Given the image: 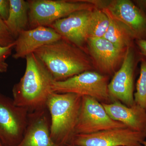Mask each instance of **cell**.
<instances>
[{
	"mask_svg": "<svg viewBox=\"0 0 146 146\" xmlns=\"http://www.w3.org/2000/svg\"><path fill=\"white\" fill-rule=\"evenodd\" d=\"M26 68L20 81L12 89L14 104L25 108L29 112L46 107L53 91V78L42 60L34 53L25 58Z\"/></svg>",
	"mask_w": 146,
	"mask_h": 146,
	"instance_id": "6da1fadb",
	"label": "cell"
},
{
	"mask_svg": "<svg viewBox=\"0 0 146 146\" xmlns=\"http://www.w3.org/2000/svg\"><path fill=\"white\" fill-rule=\"evenodd\" d=\"M34 53L55 81L65 80L91 71L93 68L91 59L83 50L63 38L41 47Z\"/></svg>",
	"mask_w": 146,
	"mask_h": 146,
	"instance_id": "7a4b0ae2",
	"label": "cell"
},
{
	"mask_svg": "<svg viewBox=\"0 0 146 146\" xmlns=\"http://www.w3.org/2000/svg\"><path fill=\"white\" fill-rule=\"evenodd\" d=\"M82 96L53 92L46 102L50 118V137L58 146L71 145L80 110Z\"/></svg>",
	"mask_w": 146,
	"mask_h": 146,
	"instance_id": "3957f363",
	"label": "cell"
},
{
	"mask_svg": "<svg viewBox=\"0 0 146 146\" xmlns=\"http://www.w3.org/2000/svg\"><path fill=\"white\" fill-rule=\"evenodd\" d=\"M29 28L49 27L56 21L79 11L97 8L87 1L29 0Z\"/></svg>",
	"mask_w": 146,
	"mask_h": 146,
	"instance_id": "277c9868",
	"label": "cell"
},
{
	"mask_svg": "<svg viewBox=\"0 0 146 146\" xmlns=\"http://www.w3.org/2000/svg\"><path fill=\"white\" fill-rule=\"evenodd\" d=\"M108 76L98 72H84L63 81L54 82L53 92L72 93L96 99L101 103L112 102L108 93Z\"/></svg>",
	"mask_w": 146,
	"mask_h": 146,
	"instance_id": "5b68a950",
	"label": "cell"
},
{
	"mask_svg": "<svg viewBox=\"0 0 146 146\" xmlns=\"http://www.w3.org/2000/svg\"><path fill=\"white\" fill-rule=\"evenodd\" d=\"M134 46L128 48L120 68L108 85L111 102L119 101L131 107L136 104L134 99V79L137 63L143 59Z\"/></svg>",
	"mask_w": 146,
	"mask_h": 146,
	"instance_id": "8992f818",
	"label": "cell"
},
{
	"mask_svg": "<svg viewBox=\"0 0 146 146\" xmlns=\"http://www.w3.org/2000/svg\"><path fill=\"white\" fill-rule=\"evenodd\" d=\"M29 110L17 106L13 99L0 93V142L17 146L21 142L28 121Z\"/></svg>",
	"mask_w": 146,
	"mask_h": 146,
	"instance_id": "52a82bcc",
	"label": "cell"
},
{
	"mask_svg": "<svg viewBox=\"0 0 146 146\" xmlns=\"http://www.w3.org/2000/svg\"><path fill=\"white\" fill-rule=\"evenodd\" d=\"M121 123L110 117L101 103L87 96H82L75 134H88L104 131L126 128Z\"/></svg>",
	"mask_w": 146,
	"mask_h": 146,
	"instance_id": "ba28073f",
	"label": "cell"
},
{
	"mask_svg": "<svg viewBox=\"0 0 146 146\" xmlns=\"http://www.w3.org/2000/svg\"><path fill=\"white\" fill-rule=\"evenodd\" d=\"M146 133L127 128L104 131L91 134H76L71 145L77 146H143Z\"/></svg>",
	"mask_w": 146,
	"mask_h": 146,
	"instance_id": "9c48e42d",
	"label": "cell"
},
{
	"mask_svg": "<svg viewBox=\"0 0 146 146\" xmlns=\"http://www.w3.org/2000/svg\"><path fill=\"white\" fill-rule=\"evenodd\" d=\"M125 26L136 40H146V14L129 0L106 2L102 9Z\"/></svg>",
	"mask_w": 146,
	"mask_h": 146,
	"instance_id": "30bf717a",
	"label": "cell"
},
{
	"mask_svg": "<svg viewBox=\"0 0 146 146\" xmlns=\"http://www.w3.org/2000/svg\"><path fill=\"white\" fill-rule=\"evenodd\" d=\"M88 49L99 73L105 76L114 75L119 69L126 50L118 48L103 38L87 39Z\"/></svg>",
	"mask_w": 146,
	"mask_h": 146,
	"instance_id": "8fae6325",
	"label": "cell"
},
{
	"mask_svg": "<svg viewBox=\"0 0 146 146\" xmlns=\"http://www.w3.org/2000/svg\"><path fill=\"white\" fill-rule=\"evenodd\" d=\"M50 124L47 107L29 112L26 129L17 146H58L51 138Z\"/></svg>",
	"mask_w": 146,
	"mask_h": 146,
	"instance_id": "7c38bea8",
	"label": "cell"
},
{
	"mask_svg": "<svg viewBox=\"0 0 146 146\" xmlns=\"http://www.w3.org/2000/svg\"><path fill=\"white\" fill-rule=\"evenodd\" d=\"M60 35L50 27L39 26L22 31L15 41L16 59L25 58L43 46L62 39Z\"/></svg>",
	"mask_w": 146,
	"mask_h": 146,
	"instance_id": "4fadbf2b",
	"label": "cell"
},
{
	"mask_svg": "<svg viewBox=\"0 0 146 146\" xmlns=\"http://www.w3.org/2000/svg\"><path fill=\"white\" fill-rule=\"evenodd\" d=\"M92 10L76 11L56 21L49 27L63 39L83 50L84 45L87 42L85 36L86 24Z\"/></svg>",
	"mask_w": 146,
	"mask_h": 146,
	"instance_id": "5bb4252c",
	"label": "cell"
},
{
	"mask_svg": "<svg viewBox=\"0 0 146 146\" xmlns=\"http://www.w3.org/2000/svg\"><path fill=\"white\" fill-rule=\"evenodd\" d=\"M112 119L134 131L146 133V110L137 104L129 107L121 102L102 103Z\"/></svg>",
	"mask_w": 146,
	"mask_h": 146,
	"instance_id": "9a60e30c",
	"label": "cell"
},
{
	"mask_svg": "<svg viewBox=\"0 0 146 146\" xmlns=\"http://www.w3.org/2000/svg\"><path fill=\"white\" fill-rule=\"evenodd\" d=\"M29 12L27 1L9 0L8 18L4 22L15 39L22 31L29 29Z\"/></svg>",
	"mask_w": 146,
	"mask_h": 146,
	"instance_id": "2e32d148",
	"label": "cell"
},
{
	"mask_svg": "<svg viewBox=\"0 0 146 146\" xmlns=\"http://www.w3.org/2000/svg\"><path fill=\"white\" fill-rule=\"evenodd\" d=\"M102 10L108 16L110 20L109 27L103 38L123 50L134 46V41L136 39L130 31L107 12Z\"/></svg>",
	"mask_w": 146,
	"mask_h": 146,
	"instance_id": "e0dca14e",
	"label": "cell"
},
{
	"mask_svg": "<svg viewBox=\"0 0 146 146\" xmlns=\"http://www.w3.org/2000/svg\"><path fill=\"white\" fill-rule=\"evenodd\" d=\"M109 23V18L106 13L100 9H94L91 11L86 24V40L89 38H103L107 31Z\"/></svg>",
	"mask_w": 146,
	"mask_h": 146,
	"instance_id": "ac0fdd59",
	"label": "cell"
},
{
	"mask_svg": "<svg viewBox=\"0 0 146 146\" xmlns=\"http://www.w3.org/2000/svg\"><path fill=\"white\" fill-rule=\"evenodd\" d=\"M134 94L135 104L146 110V59L141 61L140 75Z\"/></svg>",
	"mask_w": 146,
	"mask_h": 146,
	"instance_id": "d6986e66",
	"label": "cell"
},
{
	"mask_svg": "<svg viewBox=\"0 0 146 146\" xmlns=\"http://www.w3.org/2000/svg\"><path fill=\"white\" fill-rule=\"evenodd\" d=\"M15 40L9 30L4 21L0 17V46H9L14 44Z\"/></svg>",
	"mask_w": 146,
	"mask_h": 146,
	"instance_id": "ffe728a7",
	"label": "cell"
},
{
	"mask_svg": "<svg viewBox=\"0 0 146 146\" xmlns=\"http://www.w3.org/2000/svg\"><path fill=\"white\" fill-rule=\"evenodd\" d=\"M14 46L15 42L14 44L7 46H0V73L6 72L7 71L8 65L6 62V59L11 54Z\"/></svg>",
	"mask_w": 146,
	"mask_h": 146,
	"instance_id": "44dd1931",
	"label": "cell"
},
{
	"mask_svg": "<svg viewBox=\"0 0 146 146\" xmlns=\"http://www.w3.org/2000/svg\"><path fill=\"white\" fill-rule=\"evenodd\" d=\"M9 11V0H0V17L4 21L8 18Z\"/></svg>",
	"mask_w": 146,
	"mask_h": 146,
	"instance_id": "7402d4cb",
	"label": "cell"
},
{
	"mask_svg": "<svg viewBox=\"0 0 146 146\" xmlns=\"http://www.w3.org/2000/svg\"><path fill=\"white\" fill-rule=\"evenodd\" d=\"M136 43L141 54L146 57V40L143 39L136 40Z\"/></svg>",
	"mask_w": 146,
	"mask_h": 146,
	"instance_id": "603a6c76",
	"label": "cell"
},
{
	"mask_svg": "<svg viewBox=\"0 0 146 146\" xmlns=\"http://www.w3.org/2000/svg\"><path fill=\"white\" fill-rule=\"evenodd\" d=\"M133 2L140 10L146 14V0H137L133 1Z\"/></svg>",
	"mask_w": 146,
	"mask_h": 146,
	"instance_id": "cb8c5ba5",
	"label": "cell"
},
{
	"mask_svg": "<svg viewBox=\"0 0 146 146\" xmlns=\"http://www.w3.org/2000/svg\"><path fill=\"white\" fill-rule=\"evenodd\" d=\"M142 145H143V146H146V141L145 140L142 143Z\"/></svg>",
	"mask_w": 146,
	"mask_h": 146,
	"instance_id": "d4e9b609",
	"label": "cell"
},
{
	"mask_svg": "<svg viewBox=\"0 0 146 146\" xmlns=\"http://www.w3.org/2000/svg\"><path fill=\"white\" fill-rule=\"evenodd\" d=\"M0 146H5L4 145H3L0 142Z\"/></svg>",
	"mask_w": 146,
	"mask_h": 146,
	"instance_id": "484cf974",
	"label": "cell"
},
{
	"mask_svg": "<svg viewBox=\"0 0 146 146\" xmlns=\"http://www.w3.org/2000/svg\"><path fill=\"white\" fill-rule=\"evenodd\" d=\"M75 146V145H70V146Z\"/></svg>",
	"mask_w": 146,
	"mask_h": 146,
	"instance_id": "4316f807",
	"label": "cell"
}]
</instances>
